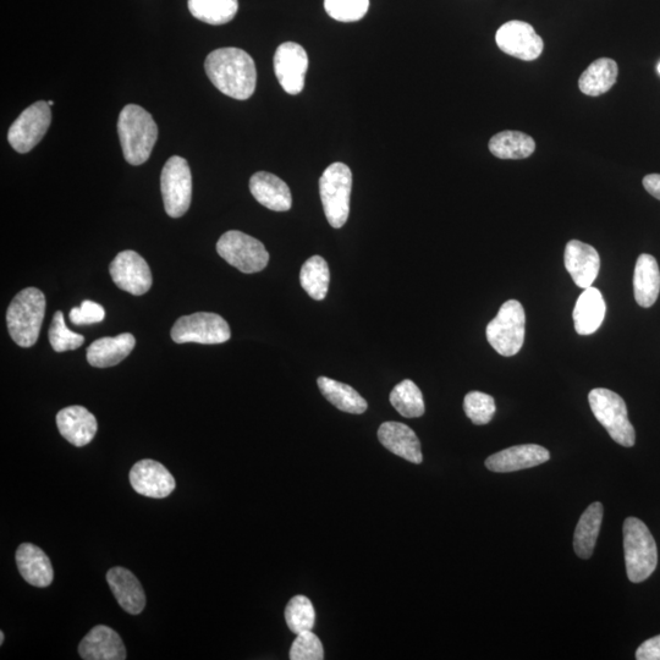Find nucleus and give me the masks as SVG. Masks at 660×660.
Returning a JSON list of instances; mask_svg holds the SVG:
<instances>
[{
    "instance_id": "f257e3e1",
    "label": "nucleus",
    "mask_w": 660,
    "mask_h": 660,
    "mask_svg": "<svg viewBox=\"0 0 660 660\" xmlns=\"http://www.w3.org/2000/svg\"><path fill=\"white\" fill-rule=\"evenodd\" d=\"M205 69L208 79L225 96L245 101L255 93L256 65L240 48H220L208 54Z\"/></svg>"
},
{
    "instance_id": "f03ea898",
    "label": "nucleus",
    "mask_w": 660,
    "mask_h": 660,
    "mask_svg": "<svg viewBox=\"0 0 660 660\" xmlns=\"http://www.w3.org/2000/svg\"><path fill=\"white\" fill-rule=\"evenodd\" d=\"M118 134L126 162L141 165L151 157L158 139V126L146 109L128 104L120 112Z\"/></svg>"
},
{
    "instance_id": "7ed1b4c3",
    "label": "nucleus",
    "mask_w": 660,
    "mask_h": 660,
    "mask_svg": "<svg viewBox=\"0 0 660 660\" xmlns=\"http://www.w3.org/2000/svg\"><path fill=\"white\" fill-rule=\"evenodd\" d=\"M46 315V297L40 289L27 288L11 301L7 324L11 339L21 348H31L40 337Z\"/></svg>"
},
{
    "instance_id": "20e7f679",
    "label": "nucleus",
    "mask_w": 660,
    "mask_h": 660,
    "mask_svg": "<svg viewBox=\"0 0 660 660\" xmlns=\"http://www.w3.org/2000/svg\"><path fill=\"white\" fill-rule=\"evenodd\" d=\"M624 552L626 572L634 583L646 581L658 565V550L651 531L636 517L624 522Z\"/></svg>"
},
{
    "instance_id": "39448f33",
    "label": "nucleus",
    "mask_w": 660,
    "mask_h": 660,
    "mask_svg": "<svg viewBox=\"0 0 660 660\" xmlns=\"http://www.w3.org/2000/svg\"><path fill=\"white\" fill-rule=\"evenodd\" d=\"M593 415L607 429L614 442L625 448L634 447L636 443L635 428L627 416L625 401L612 390L597 388L588 395Z\"/></svg>"
},
{
    "instance_id": "423d86ee",
    "label": "nucleus",
    "mask_w": 660,
    "mask_h": 660,
    "mask_svg": "<svg viewBox=\"0 0 660 660\" xmlns=\"http://www.w3.org/2000/svg\"><path fill=\"white\" fill-rule=\"evenodd\" d=\"M351 187L352 173L344 163L329 165L319 179L324 214L335 229L344 227L349 218Z\"/></svg>"
},
{
    "instance_id": "0eeeda50",
    "label": "nucleus",
    "mask_w": 660,
    "mask_h": 660,
    "mask_svg": "<svg viewBox=\"0 0 660 660\" xmlns=\"http://www.w3.org/2000/svg\"><path fill=\"white\" fill-rule=\"evenodd\" d=\"M526 315L519 301L509 300L488 324V343L499 355L514 356L525 343Z\"/></svg>"
},
{
    "instance_id": "6e6552de",
    "label": "nucleus",
    "mask_w": 660,
    "mask_h": 660,
    "mask_svg": "<svg viewBox=\"0 0 660 660\" xmlns=\"http://www.w3.org/2000/svg\"><path fill=\"white\" fill-rule=\"evenodd\" d=\"M217 252L230 266L245 274L261 272L269 262V253L262 242L238 230L222 235Z\"/></svg>"
},
{
    "instance_id": "1a4fd4ad",
    "label": "nucleus",
    "mask_w": 660,
    "mask_h": 660,
    "mask_svg": "<svg viewBox=\"0 0 660 660\" xmlns=\"http://www.w3.org/2000/svg\"><path fill=\"white\" fill-rule=\"evenodd\" d=\"M170 335L176 344L214 345L227 343L231 338L227 321L212 312H197L194 315L180 317L175 322Z\"/></svg>"
},
{
    "instance_id": "9d476101",
    "label": "nucleus",
    "mask_w": 660,
    "mask_h": 660,
    "mask_svg": "<svg viewBox=\"0 0 660 660\" xmlns=\"http://www.w3.org/2000/svg\"><path fill=\"white\" fill-rule=\"evenodd\" d=\"M161 190L165 212L180 218L189 211L192 200V175L186 159L174 156L165 163L161 175Z\"/></svg>"
},
{
    "instance_id": "9b49d317",
    "label": "nucleus",
    "mask_w": 660,
    "mask_h": 660,
    "mask_svg": "<svg viewBox=\"0 0 660 660\" xmlns=\"http://www.w3.org/2000/svg\"><path fill=\"white\" fill-rule=\"evenodd\" d=\"M52 123L48 102L33 103L19 115L8 132L10 146L19 153H29L46 136Z\"/></svg>"
},
{
    "instance_id": "f8f14e48",
    "label": "nucleus",
    "mask_w": 660,
    "mask_h": 660,
    "mask_svg": "<svg viewBox=\"0 0 660 660\" xmlns=\"http://www.w3.org/2000/svg\"><path fill=\"white\" fill-rule=\"evenodd\" d=\"M500 51L511 57L532 62L541 57L544 43L542 37L530 24L524 21H509L500 27L495 35Z\"/></svg>"
},
{
    "instance_id": "ddd939ff",
    "label": "nucleus",
    "mask_w": 660,
    "mask_h": 660,
    "mask_svg": "<svg viewBox=\"0 0 660 660\" xmlns=\"http://www.w3.org/2000/svg\"><path fill=\"white\" fill-rule=\"evenodd\" d=\"M109 272L118 288L135 296L145 295L153 283L150 266L135 251L118 253L110 263Z\"/></svg>"
},
{
    "instance_id": "4468645a",
    "label": "nucleus",
    "mask_w": 660,
    "mask_h": 660,
    "mask_svg": "<svg viewBox=\"0 0 660 660\" xmlns=\"http://www.w3.org/2000/svg\"><path fill=\"white\" fill-rule=\"evenodd\" d=\"M307 69L304 47L294 42L280 44L274 54V73L286 93L299 95L304 90Z\"/></svg>"
},
{
    "instance_id": "2eb2a0df",
    "label": "nucleus",
    "mask_w": 660,
    "mask_h": 660,
    "mask_svg": "<svg viewBox=\"0 0 660 660\" xmlns=\"http://www.w3.org/2000/svg\"><path fill=\"white\" fill-rule=\"evenodd\" d=\"M130 483L135 492L153 499L167 498L176 486L167 467L150 459L141 460L132 466Z\"/></svg>"
},
{
    "instance_id": "dca6fc26",
    "label": "nucleus",
    "mask_w": 660,
    "mask_h": 660,
    "mask_svg": "<svg viewBox=\"0 0 660 660\" xmlns=\"http://www.w3.org/2000/svg\"><path fill=\"white\" fill-rule=\"evenodd\" d=\"M564 262L572 280L581 289L592 286L601 268V258L597 250L579 240L568 242L565 247Z\"/></svg>"
},
{
    "instance_id": "f3484780",
    "label": "nucleus",
    "mask_w": 660,
    "mask_h": 660,
    "mask_svg": "<svg viewBox=\"0 0 660 660\" xmlns=\"http://www.w3.org/2000/svg\"><path fill=\"white\" fill-rule=\"evenodd\" d=\"M549 459V451L541 445H516L489 456L486 467L493 472H515L542 465Z\"/></svg>"
},
{
    "instance_id": "a211bd4d",
    "label": "nucleus",
    "mask_w": 660,
    "mask_h": 660,
    "mask_svg": "<svg viewBox=\"0 0 660 660\" xmlns=\"http://www.w3.org/2000/svg\"><path fill=\"white\" fill-rule=\"evenodd\" d=\"M60 434L75 447L90 444L97 433V420L84 406H69L57 415Z\"/></svg>"
},
{
    "instance_id": "6ab92c4d",
    "label": "nucleus",
    "mask_w": 660,
    "mask_h": 660,
    "mask_svg": "<svg viewBox=\"0 0 660 660\" xmlns=\"http://www.w3.org/2000/svg\"><path fill=\"white\" fill-rule=\"evenodd\" d=\"M80 657L85 660H124L126 649L117 631L98 625L88 632L79 646Z\"/></svg>"
},
{
    "instance_id": "aec40b11",
    "label": "nucleus",
    "mask_w": 660,
    "mask_h": 660,
    "mask_svg": "<svg viewBox=\"0 0 660 660\" xmlns=\"http://www.w3.org/2000/svg\"><path fill=\"white\" fill-rule=\"evenodd\" d=\"M378 439L384 448L412 464H421L423 455L420 439L409 426L400 422H384L378 429Z\"/></svg>"
},
{
    "instance_id": "412c9836",
    "label": "nucleus",
    "mask_w": 660,
    "mask_h": 660,
    "mask_svg": "<svg viewBox=\"0 0 660 660\" xmlns=\"http://www.w3.org/2000/svg\"><path fill=\"white\" fill-rule=\"evenodd\" d=\"M110 591L121 608L132 615H139L146 607V594L136 576L128 569H110L107 574Z\"/></svg>"
},
{
    "instance_id": "4be33fe9",
    "label": "nucleus",
    "mask_w": 660,
    "mask_h": 660,
    "mask_svg": "<svg viewBox=\"0 0 660 660\" xmlns=\"http://www.w3.org/2000/svg\"><path fill=\"white\" fill-rule=\"evenodd\" d=\"M250 190L256 201L271 211L286 212L293 206L289 186L277 175L267 172L253 174Z\"/></svg>"
},
{
    "instance_id": "5701e85b",
    "label": "nucleus",
    "mask_w": 660,
    "mask_h": 660,
    "mask_svg": "<svg viewBox=\"0 0 660 660\" xmlns=\"http://www.w3.org/2000/svg\"><path fill=\"white\" fill-rule=\"evenodd\" d=\"M16 564L26 582L35 587H48L54 579L51 560L40 547L32 543H22L16 550Z\"/></svg>"
},
{
    "instance_id": "b1692460",
    "label": "nucleus",
    "mask_w": 660,
    "mask_h": 660,
    "mask_svg": "<svg viewBox=\"0 0 660 660\" xmlns=\"http://www.w3.org/2000/svg\"><path fill=\"white\" fill-rule=\"evenodd\" d=\"M135 345L136 339L130 333L120 334L114 338H101L88 346L87 361L97 368L117 366L131 354Z\"/></svg>"
},
{
    "instance_id": "393cba45",
    "label": "nucleus",
    "mask_w": 660,
    "mask_h": 660,
    "mask_svg": "<svg viewBox=\"0 0 660 660\" xmlns=\"http://www.w3.org/2000/svg\"><path fill=\"white\" fill-rule=\"evenodd\" d=\"M607 311L604 297L596 288L585 289L576 301L574 308V324L576 332L580 335L596 333L602 326Z\"/></svg>"
},
{
    "instance_id": "a878e982",
    "label": "nucleus",
    "mask_w": 660,
    "mask_h": 660,
    "mask_svg": "<svg viewBox=\"0 0 660 660\" xmlns=\"http://www.w3.org/2000/svg\"><path fill=\"white\" fill-rule=\"evenodd\" d=\"M635 300L641 307H652L660 293V271L656 258L642 253L637 258L634 274Z\"/></svg>"
},
{
    "instance_id": "bb28decb",
    "label": "nucleus",
    "mask_w": 660,
    "mask_h": 660,
    "mask_svg": "<svg viewBox=\"0 0 660 660\" xmlns=\"http://www.w3.org/2000/svg\"><path fill=\"white\" fill-rule=\"evenodd\" d=\"M604 508L602 503H593L582 514L576 526L574 536L575 553L581 559H590L596 548L599 531H601Z\"/></svg>"
},
{
    "instance_id": "cd10ccee",
    "label": "nucleus",
    "mask_w": 660,
    "mask_h": 660,
    "mask_svg": "<svg viewBox=\"0 0 660 660\" xmlns=\"http://www.w3.org/2000/svg\"><path fill=\"white\" fill-rule=\"evenodd\" d=\"M618 64L613 59L601 58L583 71L579 87L586 96L598 97L607 93L618 79Z\"/></svg>"
},
{
    "instance_id": "c85d7f7f",
    "label": "nucleus",
    "mask_w": 660,
    "mask_h": 660,
    "mask_svg": "<svg viewBox=\"0 0 660 660\" xmlns=\"http://www.w3.org/2000/svg\"><path fill=\"white\" fill-rule=\"evenodd\" d=\"M317 384L324 398L340 411L361 415L367 410V401L350 385L327 377H319Z\"/></svg>"
},
{
    "instance_id": "c756f323",
    "label": "nucleus",
    "mask_w": 660,
    "mask_h": 660,
    "mask_svg": "<svg viewBox=\"0 0 660 660\" xmlns=\"http://www.w3.org/2000/svg\"><path fill=\"white\" fill-rule=\"evenodd\" d=\"M535 150V140L520 131L499 132L489 141V151L500 159H525Z\"/></svg>"
},
{
    "instance_id": "7c9ffc66",
    "label": "nucleus",
    "mask_w": 660,
    "mask_h": 660,
    "mask_svg": "<svg viewBox=\"0 0 660 660\" xmlns=\"http://www.w3.org/2000/svg\"><path fill=\"white\" fill-rule=\"evenodd\" d=\"M187 5L195 19L214 26L228 24L239 10V0H189Z\"/></svg>"
},
{
    "instance_id": "2f4dec72",
    "label": "nucleus",
    "mask_w": 660,
    "mask_h": 660,
    "mask_svg": "<svg viewBox=\"0 0 660 660\" xmlns=\"http://www.w3.org/2000/svg\"><path fill=\"white\" fill-rule=\"evenodd\" d=\"M330 272L328 263L321 256L308 258L300 272L302 288L313 300L326 299L329 289Z\"/></svg>"
},
{
    "instance_id": "473e14b6",
    "label": "nucleus",
    "mask_w": 660,
    "mask_h": 660,
    "mask_svg": "<svg viewBox=\"0 0 660 660\" xmlns=\"http://www.w3.org/2000/svg\"><path fill=\"white\" fill-rule=\"evenodd\" d=\"M390 403L406 418H417L425 414V400L421 390L410 379L396 385L390 393Z\"/></svg>"
},
{
    "instance_id": "72a5a7b5",
    "label": "nucleus",
    "mask_w": 660,
    "mask_h": 660,
    "mask_svg": "<svg viewBox=\"0 0 660 660\" xmlns=\"http://www.w3.org/2000/svg\"><path fill=\"white\" fill-rule=\"evenodd\" d=\"M286 624L296 635L312 631L316 623V612L312 602L305 596H296L286 605Z\"/></svg>"
},
{
    "instance_id": "f704fd0d",
    "label": "nucleus",
    "mask_w": 660,
    "mask_h": 660,
    "mask_svg": "<svg viewBox=\"0 0 660 660\" xmlns=\"http://www.w3.org/2000/svg\"><path fill=\"white\" fill-rule=\"evenodd\" d=\"M49 341L54 351L64 352L79 349L85 343L84 335L71 332L66 327L64 313L58 311L53 317L51 328H49Z\"/></svg>"
},
{
    "instance_id": "c9c22d12",
    "label": "nucleus",
    "mask_w": 660,
    "mask_h": 660,
    "mask_svg": "<svg viewBox=\"0 0 660 660\" xmlns=\"http://www.w3.org/2000/svg\"><path fill=\"white\" fill-rule=\"evenodd\" d=\"M464 410L467 417L477 426L487 425L497 411L493 396L481 392H471L465 396Z\"/></svg>"
},
{
    "instance_id": "e433bc0d",
    "label": "nucleus",
    "mask_w": 660,
    "mask_h": 660,
    "mask_svg": "<svg viewBox=\"0 0 660 660\" xmlns=\"http://www.w3.org/2000/svg\"><path fill=\"white\" fill-rule=\"evenodd\" d=\"M330 18L340 22L359 21L370 9V0H324Z\"/></svg>"
},
{
    "instance_id": "4c0bfd02",
    "label": "nucleus",
    "mask_w": 660,
    "mask_h": 660,
    "mask_svg": "<svg viewBox=\"0 0 660 660\" xmlns=\"http://www.w3.org/2000/svg\"><path fill=\"white\" fill-rule=\"evenodd\" d=\"M291 660H322L324 649L321 640L312 631L297 635L290 649Z\"/></svg>"
},
{
    "instance_id": "58836bf2",
    "label": "nucleus",
    "mask_w": 660,
    "mask_h": 660,
    "mask_svg": "<svg viewBox=\"0 0 660 660\" xmlns=\"http://www.w3.org/2000/svg\"><path fill=\"white\" fill-rule=\"evenodd\" d=\"M106 317V311L103 306L90 300L82 302L80 307H74L70 311V321L75 326H88V324H95L102 322Z\"/></svg>"
},
{
    "instance_id": "ea45409f",
    "label": "nucleus",
    "mask_w": 660,
    "mask_h": 660,
    "mask_svg": "<svg viewBox=\"0 0 660 660\" xmlns=\"http://www.w3.org/2000/svg\"><path fill=\"white\" fill-rule=\"evenodd\" d=\"M637 660H660V635L649 638L638 647Z\"/></svg>"
},
{
    "instance_id": "a19ab883",
    "label": "nucleus",
    "mask_w": 660,
    "mask_h": 660,
    "mask_svg": "<svg viewBox=\"0 0 660 660\" xmlns=\"http://www.w3.org/2000/svg\"><path fill=\"white\" fill-rule=\"evenodd\" d=\"M649 195L660 201V174H649L642 181Z\"/></svg>"
},
{
    "instance_id": "79ce46f5",
    "label": "nucleus",
    "mask_w": 660,
    "mask_h": 660,
    "mask_svg": "<svg viewBox=\"0 0 660 660\" xmlns=\"http://www.w3.org/2000/svg\"><path fill=\"white\" fill-rule=\"evenodd\" d=\"M4 638H5V636H4V632H0V645H3V643H4Z\"/></svg>"
},
{
    "instance_id": "37998d69",
    "label": "nucleus",
    "mask_w": 660,
    "mask_h": 660,
    "mask_svg": "<svg viewBox=\"0 0 660 660\" xmlns=\"http://www.w3.org/2000/svg\"><path fill=\"white\" fill-rule=\"evenodd\" d=\"M49 106H53L54 102L53 101H48Z\"/></svg>"
},
{
    "instance_id": "c03bdc74",
    "label": "nucleus",
    "mask_w": 660,
    "mask_h": 660,
    "mask_svg": "<svg viewBox=\"0 0 660 660\" xmlns=\"http://www.w3.org/2000/svg\"><path fill=\"white\" fill-rule=\"evenodd\" d=\"M657 70H658V73L660 74V63H659V65H658Z\"/></svg>"
}]
</instances>
